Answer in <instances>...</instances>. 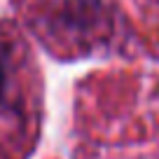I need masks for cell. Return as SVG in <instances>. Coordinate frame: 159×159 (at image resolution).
I'll return each mask as SVG.
<instances>
[{
    "instance_id": "6da1fadb",
    "label": "cell",
    "mask_w": 159,
    "mask_h": 159,
    "mask_svg": "<svg viewBox=\"0 0 159 159\" xmlns=\"http://www.w3.org/2000/svg\"><path fill=\"white\" fill-rule=\"evenodd\" d=\"M10 66H7V61H5V56L0 54V103L5 101V96H7V89H10Z\"/></svg>"
}]
</instances>
